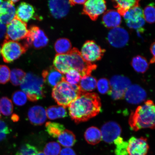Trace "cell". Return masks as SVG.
Here are the masks:
<instances>
[{
  "label": "cell",
  "instance_id": "cell-1",
  "mask_svg": "<svg viewBox=\"0 0 155 155\" xmlns=\"http://www.w3.org/2000/svg\"><path fill=\"white\" fill-rule=\"evenodd\" d=\"M68 107L71 119L75 123L79 124L97 115L101 110V101L96 93H82Z\"/></svg>",
  "mask_w": 155,
  "mask_h": 155
},
{
  "label": "cell",
  "instance_id": "cell-2",
  "mask_svg": "<svg viewBox=\"0 0 155 155\" xmlns=\"http://www.w3.org/2000/svg\"><path fill=\"white\" fill-rule=\"evenodd\" d=\"M129 124L131 129L135 131L142 129L154 128L155 106L152 101L147 100L131 112Z\"/></svg>",
  "mask_w": 155,
  "mask_h": 155
},
{
  "label": "cell",
  "instance_id": "cell-3",
  "mask_svg": "<svg viewBox=\"0 0 155 155\" xmlns=\"http://www.w3.org/2000/svg\"><path fill=\"white\" fill-rule=\"evenodd\" d=\"M82 94L78 85L69 84L64 81L54 87L52 96L58 104L66 108Z\"/></svg>",
  "mask_w": 155,
  "mask_h": 155
},
{
  "label": "cell",
  "instance_id": "cell-4",
  "mask_svg": "<svg viewBox=\"0 0 155 155\" xmlns=\"http://www.w3.org/2000/svg\"><path fill=\"white\" fill-rule=\"evenodd\" d=\"M44 83L43 78L28 73L21 84V88L29 101L36 102L45 97Z\"/></svg>",
  "mask_w": 155,
  "mask_h": 155
},
{
  "label": "cell",
  "instance_id": "cell-5",
  "mask_svg": "<svg viewBox=\"0 0 155 155\" xmlns=\"http://www.w3.org/2000/svg\"><path fill=\"white\" fill-rule=\"evenodd\" d=\"M68 55L71 69L78 71L82 77L91 75L92 71L97 68L96 65L85 61L77 48L71 49Z\"/></svg>",
  "mask_w": 155,
  "mask_h": 155
},
{
  "label": "cell",
  "instance_id": "cell-6",
  "mask_svg": "<svg viewBox=\"0 0 155 155\" xmlns=\"http://www.w3.org/2000/svg\"><path fill=\"white\" fill-rule=\"evenodd\" d=\"M27 48L17 41L5 40L1 48L3 61L6 63L12 62L25 53Z\"/></svg>",
  "mask_w": 155,
  "mask_h": 155
},
{
  "label": "cell",
  "instance_id": "cell-7",
  "mask_svg": "<svg viewBox=\"0 0 155 155\" xmlns=\"http://www.w3.org/2000/svg\"><path fill=\"white\" fill-rule=\"evenodd\" d=\"M28 32L26 23L15 17L7 25L5 40L17 41L26 38Z\"/></svg>",
  "mask_w": 155,
  "mask_h": 155
},
{
  "label": "cell",
  "instance_id": "cell-8",
  "mask_svg": "<svg viewBox=\"0 0 155 155\" xmlns=\"http://www.w3.org/2000/svg\"><path fill=\"white\" fill-rule=\"evenodd\" d=\"M109 94L114 100H119L124 97L126 91L130 86V80L123 75H116L110 79L109 82Z\"/></svg>",
  "mask_w": 155,
  "mask_h": 155
},
{
  "label": "cell",
  "instance_id": "cell-9",
  "mask_svg": "<svg viewBox=\"0 0 155 155\" xmlns=\"http://www.w3.org/2000/svg\"><path fill=\"white\" fill-rule=\"evenodd\" d=\"M105 52L94 41L88 40L83 44L80 52L85 61L92 63L101 60Z\"/></svg>",
  "mask_w": 155,
  "mask_h": 155
},
{
  "label": "cell",
  "instance_id": "cell-10",
  "mask_svg": "<svg viewBox=\"0 0 155 155\" xmlns=\"http://www.w3.org/2000/svg\"><path fill=\"white\" fill-rule=\"evenodd\" d=\"M27 47L33 46L36 48H43L47 45L48 39L43 30L38 27L33 26L28 30L26 38Z\"/></svg>",
  "mask_w": 155,
  "mask_h": 155
},
{
  "label": "cell",
  "instance_id": "cell-11",
  "mask_svg": "<svg viewBox=\"0 0 155 155\" xmlns=\"http://www.w3.org/2000/svg\"><path fill=\"white\" fill-rule=\"evenodd\" d=\"M107 9L106 2L104 0H89L84 4L83 14L88 15L92 20L96 21Z\"/></svg>",
  "mask_w": 155,
  "mask_h": 155
},
{
  "label": "cell",
  "instance_id": "cell-12",
  "mask_svg": "<svg viewBox=\"0 0 155 155\" xmlns=\"http://www.w3.org/2000/svg\"><path fill=\"white\" fill-rule=\"evenodd\" d=\"M129 38L127 31L120 27L112 29L107 36L109 43L114 47L117 48L125 46L128 42Z\"/></svg>",
  "mask_w": 155,
  "mask_h": 155
},
{
  "label": "cell",
  "instance_id": "cell-13",
  "mask_svg": "<svg viewBox=\"0 0 155 155\" xmlns=\"http://www.w3.org/2000/svg\"><path fill=\"white\" fill-rule=\"evenodd\" d=\"M149 146L147 138L132 137L128 142V155H147Z\"/></svg>",
  "mask_w": 155,
  "mask_h": 155
},
{
  "label": "cell",
  "instance_id": "cell-14",
  "mask_svg": "<svg viewBox=\"0 0 155 155\" xmlns=\"http://www.w3.org/2000/svg\"><path fill=\"white\" fill-rule=\"evenodd\" d=\"M101 132L103 140L110 144L120 137L121 129L120 126L116 122L110 121L104 124Z\"/></svg>",
  "mask_w": 155,
  "mask_h": 155
},
{
  "label": "cell",
  "instance_id": "cell-15",
  "mask_svg": "<svg viewBox=\"0 0 155 155\" xmlns=\"http://www.w3.org/2000/svg\"><path fill=\"white\" fill-rule=\"evenodd\" d=\"M124 97L129 103L137 104L144 101L147 97V94L139 85H131L126 91Z\"/></svg>",
  "mask_w": 155,
  "mask_h": 155
},
{
  "label": "cell",
  "instance_id": "cell-16",
  "mask_svg": "<svg viewBox=\"0 0 155 155\" xmlns=\"http://www.w3.org/2000/svg\"><path fill=\"white\" fill-rule=\"evenodd\" d=\"M48 4L51 15L57 19L66 16L71 6L68 1H48Z\"/></svg>",
  "mask_w": 155,
  "mask_h": 155
},
{
  "label": "cell",
  "instance_id": "cell-17",
  "mask_svg": "<svg viewBox=\"0 0 155 155\" xmlns=\"http://www.w3.org/2000/svg\"><path fill=\"white\" fill-rule=\"evenodd\" d=\"M12 1L3 2L0 5V22L8 25L15 18L16 10Z\"/></svg>",
  "mask_w": 155,
  "mask_h": 155
},
{
  "label": "cell",
  "instance_id": "cell-18",
  "mask_svg": "<svg viewBox=\"0 0 155 155\" xmlns=\"http://www.w3.org/2000/svg\"><path fill=\"white\" fill-rule=\"evenodd\" d=\"M44 82L50 87H55L64 81V75L54 67L45 70L42 73Z\"/></svg>",
  "mask_w": 155,
  "mask_h": 155
},
{
  "label": "cell",
  "instance_id": "cell-19",
  "mask_svg": "<svg viewBox=\"0 0 155 155\" xmlns=\"http://www.w3.org/2000/svg\"><path fill=\"white\" fill-rule=\"evenodd\" d=\"M35 8L31 5L23 2L17 7L15 17L26 23L31 19L35 18Z\"/></svg>",
  "mask_w": 155,
  "mask_h": 155
},
{
  "label": "cell",
  "instance_id": "cell-20",
  "mask_svg": "<svg viewBox=\"0 0 155 155\" xmlns=\"http://www.w3.org/2000/svg\"><path fill=\"white\" fill-rule=\"evenodd\" d=\"M46 112L42 107L35 106L31 107L28 112V117L31 124L35 125H41L46 119Z\"/></svg>",
  "mask_w": 155,
  "mask_h": 155
},
{
  "label": "cell",
  "instance_id": "cell-21",
  "mask_svg": "<svg viewBox=\"0 0 155 155\" xmlns=\"http://www.w3.org/2000/svg\"><path fill=\"white\" fill-rule=\"evenodd\" d=\"M102 22L104 26L108 28H117L121 24V15L117 11L110 10L106 12L103 15Z\"/></svg>",
  "mask_w": 155,
  "mask_h": 155
},
{
  "label": "cell",
  "instance_id": "cell-22",
  "mask_svg": "<svg viewBox=\"0 0 155 155\" xmlns=\"http://www.w3.org/2000/svg\"><path fill=\"white\" fill-rule=\"evenodd\" d=\"M53 64L54 68L62 74H65L71 69L68 54H57L54 58Z\"/></svg>",
  "mask_w": 155,
  "mask_h": 155
},
{
  "label": "cell",
  "instance_id": "cell-23",
  "mask_svg": "<svg viewBox=\"0 0 155 155\" xmlns=\"http://www.w3.org/2000/svg\"><path fill=\"white\" fill-rule=\"evenodd\" d=\"M112 2H114V7L117 9V12L123 16L129 9L140 6L139 1L118 0Z\"/></svg>",
  "mask_w": 155,
  "mask_h": 155
},
{
  "label": "cell",
  "instance_id": "cell-24",
  "mask_svg": "<svg viewBox=\"0 0 155 155\" xmlns=\"http://www.w3.org/2000/svg\"><path fill=\"white\" fill-rule=\"evenodd\" d=\"M84 136L87 142L92 145L98 144L102 139L101 130L94 127H91L87 129L85 131Z\"/></svg>",
  "mask_w": 155,
  "mask_h": 155
},
{
  "label": "cell",
  "instance_id": "cell-25",
  "mask_svg": "<svg viewBox=\"0 0 155 155\" xmlns=\"http://www.w3.org/2000/svg\"><path fill=\"white\" fill-rule=\"evenodd\" d=\"M97 81L91 75L82 77L78 85L82 93H88L94 91L96 88Z\"/></svg>",
  "mask_w": 155,
  "mask_h": 155
},
{
  "label": "cell",
  "instance_id": "cell-26",
  "mask_svg": "<svg viewBox=\"0 0 155 155\" xmlns=\"http://www.w3.org/2000/svg\"><path fill=\"white\" fill-rule=\"evenodd\" d=\"M58 141L63 146L70 148L75 144L76 137L72 131L65 130L58 137Z\"/></svg>",
  "mask_w": 155,
  "mask_h": 155
},
{
  "label": "cell",
  "instance_id": "cell-27",
  "mask_svg": "<svg viewBox=\"0 0 155 155\" xmlns=\"http://www.w3.org/2000/svg\"><path fill=\"white\" fill-rule=\"evenodd\" d=\"M46 116L50 120H55L66 117L67 113L65 108L62 106H52L46 110Z\"/></svg>",
  "mask_w": 155,
  "mask_h": 155
},
{
  "label": "cell",
  "instance_id": "cell-28",
  "mask_svg": "<svg viewBox=\"0 0 155 155\" xmlns=\"http://www.w3.org/2000/svg\"><path fill=\"white\" fill-rule=\"evenodd\" d=\"M132 66L137 72L144 73L148 69L149 64L145 58L140 55L135 56L131 62Z\"/></svg>",
  "mask_w": 155,
  "mask_h": 155
},
{
  "label": "cell",
  "instance_id": "cell-29",
  "mask_svg": "<svg viewBox=\"0 0 155 155\" xmlns=\"http://www.w3.org/2000/svg\"><path fill=\"white\" fill-rule=\"evenodd\" d=\"M46 131L54 138H57L65 130V127L61 124L48 122L45 124Z\"/></svg>",
  "mask_w": 155,
  "mask_h": 155
},
{
  "label": "cell",
  "instance_id": "cell-30",
  "mask_svg": "<svg viewBox=\"0 0 155 155\" xmlns=\"http://www.w3.org/2000/svg\"><path fill=\"white\" fill-rule=\"evenodd\" d=\"M54 48L58 54H65L71 50V44L70 40L66 38H61L55 42Z\"/></svg>",
  "mask_w": 155,
  "mask_h": 155
},
{
  "label": "cell",
  "instance_id": "cell-31",
  "mask_svg": "<svg viewBox=\"0 0 155 155\" xmlns=\"http://www.w3.org/2000/svg\"><path fill=\"white\" fill-rule=\"evenodd\" d=\"M126 22H135L141 18H144L143 11L140 6L129 9L123 15Z\"/></svg>",
  "mask_w": 155,
  "mask_h": 155
},
{
  "label": "cell",
  "instance_id": "cell-32",
  "mask_svg": "<svg viewBox=\"0 0 155 155\" xmlns=\"http://www.w3.org/2000/svg\"><path fill=\"white\" fill-rule=\"evenodd\" d=\"M26 74L22 70L14 69L11 71L10 79L13 86H17L21 84L24 80Z\"/></svg>",
  "mask_w": 155,
  "mask_h": 155
},
{
  "label": "cell",
  "instance_id": "cell-33",
  "mask_svg": "<svg viewBox=\"0 0 155 155\" xmlns=\"http://www.w3.org/2000/svg\"><path fill=\"white\" fill-rule=\"evenodd\" d=\"M0 108L3 115L8 116L12 113L13 107L12 101L7 97L0 99Z\"/></svg>",
  "mask_w": 155,
  "mask_h": 155
},
{
  "label": "cell",
  "instance_id": "cell-34",
  "mask_svg": "<svg viewBox=\"0 0 155 155\" xmlns=\"http://www.w3.org/2000/svg\"><path fill=\"white\" fill-rule=\"evenodd\" d=\"M81 78L80 73L72 69H70L64 76L65 82L72 85H78L80 82Z\"/></svg>",
  "mask_w": 155,
  "mask_h": 155
},
{
  "label": "cell",
  "instance_id": "cell-35",
  "mask_svg": "<svg viewBox=\"0 0 155 155\" xmlns=\"http://www.w3.org/2000/svg\"><path fill=\"white\" fill-rule=\"evenodd\" d=\"M116 146L115 155H128L127 152L128 142L119 137L114 141Z\"/></svg>",
  "mask_w": 155,
  "mask_h": 155
},
{
  "label": "cell",
  "instance_id": "cell-36",
  "mask_svg": "<svg viewBox=\"0 0 155 155\" xmlns=\"http://www.w3.org/2000/svg\"><path fill=\"white\" fill-rule=\"evenodd\" d=\"M155 7L154 3H151L145 8L143 11L145 21L149 24H153L155 21Z\"/></svg>",
  "mask_w": 155,
  "mask_h": 155
},
{
  "label": "cell",
  "instance_id": "cell-37",
  "mask_svg": "<svg viewBox=\"0 0 155 155\" xmlns=\"http://www.w3.org/2000/svg\"><path fill=\"white\" fill-rule=\"evenodd\" d=\"M61 151V147L59 143L53 141L46 145L44 149V154L46 155H59Z\"/></svg>",
  "mask_w": 155,
  "mask_h": 155
},
{
  "label": "cell",
  "instance_id": "cell-38",
  "mask_svg": "<svg viewBox=\"0 0 155 155\" xmlns=\"http://www.w3.org/2000/svg\"><path fill=\"white\" fill-rule=\"evenodd\" d=\"M38 153L37 148L32 145L26 144L20 147L16 155H36Z\"/></svg>",
  "mask_w": 155,
  "mask_h": 155
},
{
  "label": "cell",
  "instance_id": "cell-39",
  "mask_svg": "<svg viewBox=\"0 0 155 155\" xmlns=\"http://www.w3.org/2000/svg\"><path fill=\"white\" fill-rule=\"evenodd\" d=\"M27 97L24 92L17 91L13 93L12 99L15 105L19 106L24 105L27 101Z\"/></svg>",
  "mask_w": 155,
  "mask_h": 155
},
{
  "label": "cell",
  "instance_id": "cell-40",
  "mask_svg": "<svg viewBox=\"0 0 155 155\" xmlns=\"http://www.w3.org/2000/svg\"><path fill=\"white\" fill-rule=\"evenodd\" d=\"M97 87L99 92L105 94L109 92L110 90L109 81L105 78L100 79L97 82Z\"/></svg>",
  "mask_w": 155,
  "mask_h": 155
},
{
  "label": "cell",
  "instance_id": "cell-41",
  "mask_svg": "<svg viewBox=\"0 0 155 155\" xmlns=\"http://www.w3.org/2000/svg\"><path fill=\"white\" fill-rule=\"evenodd\" d=\"M10 72L7 66L0 65V84H5L8 82Z\"/></svg>",
  "mask_w": 155,
  "mask_h": 155
},
{
  "label": "cell",
  "instance_id": "cell-42",
  "mask_svg": "<svg viewBox=\"0 0 155 155\" xmlns=\"http://www.w3.org/2000/svg\"><path fill=\"white\" fill-rule=\"evenodd\" d=\"M9 132V128L6 124L0 120V141L5 139Z\"/></svg>",
  "mask_w": 155,
  "mask_h": 155
},
{
  "label": "cell",
  "instance_id": "cell-43",
  "mask_svg": "<svg viewBox=\"0 0 155 155\" xmlns=\"http://www.w3.org/2000/svg\"><path fill=\"white\" fill-rule=\"evenodd\" d=\"M126 23L129 28L139 30V29H142V27L144 26L145 21L144 18H142L135 22H129Z\"/></svg>",
  "mask_w": 155,
  "mask_h": 155
},
{
  "label": "cell",
  "instance_id": "cell-44",
  "mask_svg": "<svg viewBox=\"0 0 155 155\" xmlns=\"http://www.w3.org/2000/svg\"><path fill=\"white\" fill-rule=\"evenodd\" d=\"M60 155H76L74 151L70 148H64L61 150Z\"/></svg>",
  "mask_w": 155,
  "mask_h": 155
},
{
  "label": "cell",
  "instance_id": "cell-45",
  "mask_svg": "<svg viewBox=\"0 0 155 155\" xmlns=\"http://www.w3.org/2000/svg\"><path fill=\"white\" fill-rule=\"evenodd\" d=\"M6 27L5 25L0 22V39H1L6 34Z\"/></svg>",
  "mask_w": 155,
  "mask_h": 155
},
{
  "label": "cell",
  "instance_id": "cell-46",
  "mask_svg": "<svg viewBox=\"0 0 155 155\" xmlns=\"http://www.w3.org/2000/svg\"><path fill=\"white\" fill-rule=\"evenodd\" d=\"M155 42H153L151 45L150 47V51L153 56V57L150 61V64H153L155 62Z\"/></svg>",
  "mask_w": 155,
  "mask_h": 155
},
{
  "label": "cell",
  "instance_id": "cell-47",
  "mask_svg": "<svg viewBox=\"0 0 155 155\" xmlns=\"http://www.w3.org/2000/svg\"><path fill=\"white\" fill-rule=\"evenodd\" d=\"M86 1H69V2L71 6H74L76 5L84 4Z\"/></svg>",
  "mask_w": 155,
  "mask_h": 155
},
{
  "label": "cell",
  "instance_id": "cell-48",
  "mask_svg": "<svg viewBox=\"0 0 155 155\" xmlns=\"http://www.w3.org/2000/svg\"><path fill=\"white\" fill-rule=\"evenodd\" d=\"M11 119L13 121L17 122L19 120V117L16 114H14L12 116Z\"/></svg>",
  "mask_w": 155,
  "mask_h": 155
},
{
  "label": "cell",
  "instance_id": "cell-49",
  "mask_svg": "<svg viewBox=\"0 0 155 155\" xmlns=\"http://www.w3.org/2000/svg\"><path fill=\"white\" fill-rule=\"evenodd\" d=\"M36 155H45L44 153H42V152H40L38 153L37 154H36Z\"/></svg>",
  "mask_w": 155,
  "mask_h": 155
},
{
  "label": "cell",
  "instance_id": "cell-50",
  "mask_svg": "<svg viewBox=\"0 0 155 155\" xmlns=\"http://www.w3.org/2000/svg\"><path fill=\"white\" fill-rule=\"evenodd\" d=\"M1 108H0V118L1 117Z\"/></svg>",
  "mask_w": 155,
  "mask_h": 155
},
{
  "label": "cell",
  "instance_id": "cell-51",
  "mask_svg": "<svg viewBox=\"0 0 155 155\" xmlns=\"http://www.w3.org/2000/svg\"><path fill=\"white\" fill-rule=\"evenodd\" d=\"M3 2V1H0V5H1L2 3Z\"/></svg>",
  "mask_w": 155,
  "mask_h": 155
},
{
  "label": "cell",
  "instance_id": "cell-52",
  "mask_svg": "<svg viewBox=\"0 0 155 155\" xmlns=\"http://www.w3.org/2000/svg\"><path fill=\"white\" fill-rule=\"evenodd\" d=\"M1 54V48H0V54Z\"/></svg>",
  "mask_w": 155,
  "mask_h": 155
}]
</instances>
